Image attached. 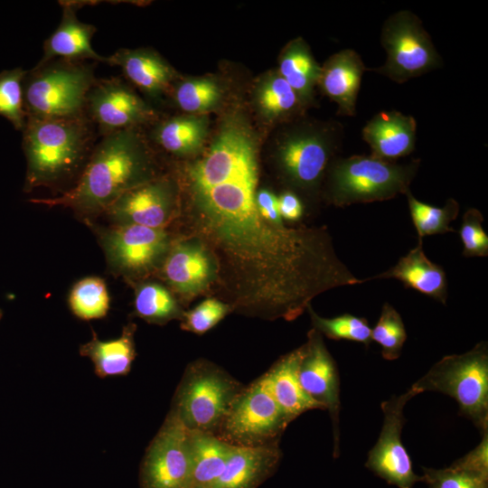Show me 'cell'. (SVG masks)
<instances>
[{"mask_svg":"<svg viewBox=\"0 0 488 488\" xmlns=\"http://www.w3.org/2000/svg\"><path fill=\"white\" fill-rule=\"evenodd\" d=\"M258 146L246 140L212 144L183 173L196 229L225 258L244 312L295 320L316 296L362 284L335 253L324 229L274 226L256 195Z\"/></svg>","mask_w":488,"mask_h":488,"instance_id":"obj_1","label":"cell"},{"mask_svg":"<svg viewBox=\"0 0 488 488\" xmlns=\"http://www.w3.org/2000/svg\"><path fill=\"white\" fill-rule=\"evenodd\" d=\"M153 149L141 127L117 131L96 143L76 183L61 195L32 199L48 207L70 209L93 222L123 193L157 177Z\"/></svg>","mask_w":488,"mask_h":488,"instance_id":"obj_2","label":"cell"},{"mask_svg":"<svg viewBox=\"0 0 488 488\" xmlns=\"http://www.w3.org/2000/svg\"><path fill=\"white\" fill-rule=\"evenodd\" d=\"M23 132L26 159L23 191L37 187L61 189L76 183L99 136L88 116L27 117ZM69 190V189H68Z\"/></svg>","mask_w":488,"mask_h":488,"instance_id":"obj_3","label":"cell"},{"mask_svg":"<svg viewBox=\"0 0 488 488\" xmlns=\"http://www.w3.org/2000/svg\"><path fill=\"white\" fill-rule=\"evenodd\" d=\"M419 165V159L399 164L364 155L337 158L326 172L324 197L336 207L390 200L410 191Z\"/></svg>","mask_w":488,"mask_h":488,"instance_id":"obj_4","label":"cell"},{"mask_svg":"<svg viewBox=\"0 0 488 488\" xmlns=\"http://www.w3.org/2000/svg\"><path fill=\"white\" fill-rule=\"evenodd\" d=\"M96 63L54 59L27 70L23 81L27 117L85 115L87 96L97 80Z\"/></svg>","mask_w":488,"mask_h":488,"instance_id":"obj_5","label":"cell"},{"mask_svg":"<svg viewBox=\"0 0 488 488\" xmlns=\"http://www.w3.org/2000/svg\"><path fill=\"white\" fill-rule=\"evenodd\" d=\"M244 387L217 364L196 360L185 368L169 412L190 431L216 435Z\"/></svg>","mask_w":488,"mask_h":488,"instance_id":"obj_6","label":"cell"},{"mask_svg":"<svg viewBox=\"0 0 488 488\" xmlns=\"http://www.w3.org/2000/svg\"><path fill=\"white\" fill-rule=\"evenodd\" d=\"M418 394L440 392L453 398L459 413L479 432L488 431V344L482 341L470 351L436 362L411 386Z\"/></svg>","mask_w":488,"mask_h":488,"instance_id":"obj_7","label":"cell"},{"mask_svg":"<svg viewBox=\"0 0 488 488\" xmlns=\"http://www.w3.org/2000/svg\"><path fill=\"white\" fill-rule=\"evenodd\" d=\"M293 127L277 145L276 163L293 189L314 194L319 191L332 157L340 147L342 126L303 123Z\"/></svg>","mask_w":488,"mask_h":488,"instance_id":"obj_8","label":"cell"},{"mask_svg":"<svg viewBox=\"0 0 488 488\" xmlns=\"http://www.w3.org/2000/svg\"><path fill=\"white\" fill-rule=\"evenodd\" d=\"M96 234L109 272L128 282L159 271L173 243L165 229L86 223Z\"/></svg>","mask_w":488,"mask_h":488,"instance_id":"obj_9","label":"cell"},{"mask_svg":"<svg viewBox=\"0 0 488 488\" xmlns=\"http://www.w3.org/2000/svg\"><path fill=\"white\" fill-rule=\"evenodd\" d=\"M270 389L267 372L235 399L216 436L236 446H263L280 442L289 425Z\"/></svg>","mask_w":488,"mask_h":488,"instance_id":"obj_10","label":"cell"},{"mask_svg":"<svg viewBox=\"0 0 488 488\" xmlns=\"http://www.w3.org/2000/svg\"><path fill=\"white\" fill-rule=\"evenodd\" d=\"M380 41L387 59L367 69L404 83L442 66V58L419 18L408 10L394 13L383 23Z\"/></svg>","mask_w":488,"mask_h":488,"instance_id":"obj_11","label":"cell"},{"mask_svg":"<svg viewBox=\"0 0 488 488\" xmlns=\"http://www.w3.org/2000/svg\"><path fill=\"white\" fill-rule=\"evenodd\" d=\"M139 486L192 488L190 430L171 412L145 450Z\"/></svg>","mask_w":488,"mask_h":488,"instance_id":"obj_12","label":"cell"},{"mask_svg":"<svg viewBox=\"0 0 488 488\" xmlns=\"http://www.w3.org/2000/svg\"><path fill=\"white\" fill-rule=\"evenodd\" d=\"M417 395L418 392L410 387L403 394L392 396L381 403V430L365 463L370 471L399 488H413L417 482H422V476L414 473L411 458L401 441L406 422L404 408Z\"/></svg>","mask_w":488,"mask_h":488,"instance_id":"obj_13","label":"cell"},{"mask_svg":"<svg viewBox=\"0 0 488 488\" xmlns=\"http://www.w3.org/2000/svg\"><path fill=\"white\" fill-rule=\"evenodd\" d=\"M85 112L99 137L158 119L157 112L118 77L96 80L88 93Z\"/></svg>","mask_w":488,"mask_h":488,"instance_id":"obj_14","label":"cell"},{"mask_svg":"<svg viewBox=\"0 0 488 488\" xmlns=\"http://www.w3.org/2000/svg\"><path fill=\"white\" fill-rule=\"evenodd\" d=\"M178 200V184L169 175L157 176L119 196L104 212L111 225L165 229Z\"/></svg>","mask_w":488,"mask_h":488,"instance_id":"obj_15","label":"cell"},{"mask_svg":"<svg viewBox=\"0 0 488 488\" xmlns=\"http://www.w3.org/2000/svg\"><path fill=\"white\" fill-rule=\"evenodd\" d=\"M299 364L298 377L305 392L323 410L329 412L333 437V456L340 454V377L336 363L326 348L323 335L309 331Z\"/></svg>","mask_w":488,"mask_h":488,"instance_id":"obj_16","label":"cell"},{"mask_svg":"<svg viewBox=\"0 0 488 488\" xmlns=\"http://www.w3.org/2000/svg\"><path fill=\"white\" fill-rule=\"evenodd\" d=\"M217 267L202 242L179 240L173 241L158 272L174 292L192 296L208 287L215 278Z\"/></svg>","mask_w":488,"mask_h":488,"instance_id":"obj_17","label":"cell"},{"mask_svg":"<svg viewBox=\"0 0 488 488\" xmlns=\"http://www.w3.org/2000/svg\"><path fill=\"white\" fill-rule=\"evenodd\" d=\"M62 8L61 20L57 29L45 40L43 55L39 64L54 59L72 61H92L107 63L108 58L97 53L91 46V39L97 28L80 22L77 11L86 1H60Z\"/></svg>","mask_w":488,"mask_h":488,"instance_id":"obj_18","label":"cell"},{"mask_svg":"<svg viewBox=\"0 0 488 488\" xmlns=\"http://www.w3.org/2000/svg\"><path fill=\"white\" fill-rule=\"evenodd\" d=\"M107 58V64L120 67L130 83L154 99L170 95L177 80L175 70L151 49H119Z\"/></svg>","mask_w":488,"mask_h":488,"instance_id":"obj_19","label":"cell"},{"mask_svg":"<svg viewBox=\"0 0 488 488\" xmlns=\"http://www.w3.org/2000/svg\"><path fill=\"white\" fill-rule=\"evenodd\" d=\"M360 55L352 49L342 50L321 66L317 85L322 92L338 106L337 114L353 117L364 71Z\"/></svg>","mask_w":488,"mask_h":488,"instance_id":"obj_20","label":"cell"},{"mask_svg":"<svg viewBox=\"0 0 488 488\" xmlns=\"http://www.w3.org/2000/svg\"><path fill=\"white\" fill-rule=\"evenodd\" d=\"M417 123L412 116L399 111H381L362 128V138L370 145L371 156L393 162L414 151Z\"/></svg>","mask_w":488,"mask_h":488,"instance_id":"obj_21","label":"cell"},{"mask_svg":"<svg viewBox=\"0 0 488 488\" xmlns=\"http://www.w3.org/2000/svg\"><path fill=\"white\" fill-rule=\"evenodd\" d=\"M279 442L263 446H232L216 488H258L277 470Z\"/></svg>","mask_w":488,"mask_h":488,"instance_id":"obj_22","label":"cell"},{"mask_svg":"<svg viewBox=\"0 0 488 488\" xmlns=\"http://www.w3.org/2000/svg\"><path fill=\"white\" fill-rule=\"evenodd\" d=\"M395 278L409 287L427 296L443 305L447 300V280L444 268L432 262L425 254L422 240L388 270L363 281L371 279Z\"/></svg>","mask_w":488,"mask_h":488,"instance_id":"obj_23","label":"cell"},{"mask_svg":"<svg viewBox=\"0 0 488 488\" xmlns=\"http://www.w3.org/2000/svg\"><path fill=\"white\" fill-rule=\"evenodd\" d=\"M304 345L285 354L267 372L273 396L291 423L303 413L322 409L303 389L298 377Z\"/></svg>","mask_w":488,"mask_h":488,"instance_id":"obj_24","label":"cell"},{"mask_svg":"<svg viewBox=\"0 0 488 488\" xmlns=\"http://www.w3.org/2000/svg\"><path fill=\"white\" fill-rule=\"evenodd\" d=\"M136 324L128 323L119 337L108 341H101L92 331V338L80 345V354L90 359L99 378L125 376L130 371L136 355Z\"/></svg>","mask_w":488,"mask_h":488,"instance_id":"obj_25","label":"cell"},{"mask_svg":"<svg viewBox=\"0 0 488 488\" xmlns=\"http://www.w3.org/2000/svg\"><path fill=\"white\" fill-rule=\"evenodd\" d=\"M208 129L209 118L206 115L185 114L155 124L151 138L172 155L189 156L203 147Z\"/></svg>","mask_w":488,"mask_h":488,"instance_id":"obj_26","label":"cell"},{"mask_svg":"<svg viewBox=\"0 0 488 488\" xmlns=\"http://www.w3.org/2000/svg\"><path fill=\"white\" fill-rule=\"evenodd\" d=\"M277 71L296 93L305 107L312 104L321 66L302 38L292 40L283 49L279 56Z\"/></svg>","mask_w":488,"mask_h":488,"instance_id":"obj_27","label":"cell"},{"mask_svg":"<svg viewBox=\"0 0 488 488\" xmlns=\"http://www.w3.org/2000/svg\"><path fill=\"white\" fill-rule=\"evenodd\" d=\"M192 488H216L232 446L214 434L190 431Z\"/></svg>","mask_w":488,"mask_h":488,"instance_id":"obj_28","label":"cell"},{"mask_svg":"<svg viewBox=\"0 0 488 488\" xmlns=\"http://www.w3.org/2000/svg\"><path fill=\"white\" fill-rule=\"evenodd\" d=\"M254 101L259 115L269 122L297 116L305 106L277 70L270 71L257 83Z\"/></svg>","mask_w":488,"mask_h":488,"instance_id":"obj_29","label":"cell"},{"mask_svg":"<svg viewBox=\"0 0 488 488\" xmlns=\"http://www.w3.org/2000/svg\"><path fill=\"white\" fill-rule=\"evenodd\" d=\"M134 313L149 324H165L182 319L183 311L171 291L155 281H141L136 285Z\"/></svg>","mask_w":488,"mask_h":488,"instance_id":"obj_30","label":"cell"},{"mask_svg":"<svg viewBox=\"0 0 488 488\" xmlns=\"http://www.w3.org/2000/svg\"><path fill=\"white\" fill-rule=\"evenodd\" d=\"M222 93L221 85L213 79L189 78L176 80L170 95L186 114L205 115L221 104Z\"/></svg>","mask_w":488,"mask_h":488,"instance_id":"obj_31","label":"cell"},{"mask_svg":"<svg viewBox=\"0 0 488 488\" xmlns=\"http://www.w3.org/2000/svg\"><path fill=\"white\" fill-rule=\"evenodd\" d=\"M408 210L418 240L423 237L455 232L450 223L456 219L460 206L453 198L446 200L443 207H436L418 200L410 191L406 194Z\"/></svg>","mask_w":488,"mask_h":488,"instance_id":"obj_32","label":"cell"},{"mask_svg":"<svg viewBox=\"0 0 488 488\" xmlns=\"http://www.w3.org/2000/svg\"><path fill=\"white\" fill-rule=\"evenodd\" d=\"M68 304L72 314L81 320L105 317L110 304L105 280L91 276L77 281L70 291Z\"/></svg>","mask_w":488,"mask_h":488,"instance_id":"obj_33","label":"cell"},{"mask_svg":"<svg viewBox=\"0 0 488 488\" xmlns=\"http://www.w3.org/2000/svg\"><path fill=\"white\" fill-rule=\"evenodd\" d=\"M313 328L322 335L333 340H345L363 343H371V328L367 320L351 314H343L333 318H324L317 314L311 305L307 307Z\"/></svg>","mask_w":488,"mask_h":488,"instance_id":"obj_34","label":"cell"},{"mask_svg":"<svg viewBox=\"0 0 488 488\" xmlns=\"http://www.w3.org/2000/svg\"><path fill=\"white\" fill-rule=\"evenodd\" d=\"M371 341L381 347V355L385 360H397L407 340L405 324L399 313L388 302L381 309L375 326L371 329Z\"/></svg>","mask_w":488,"mask_h":488,"instance_id":"obj_35","label":"cell"},{"mask_svg":"<svg viewBox=\"0 0 488 488\" xmlns=\"http://www.w3.org/2000/svg\"><path fill=\"white\" fill-rule=\"evenodd\" d=\"M26 72L22 68L0 72V116L19 131L23 130L27 120L23 98V81Z\"/></svg>","mask_w":488,"mask_h":488,"instance_id":"obj_36","label":"cell"},{"mask_svg":"<svg viewBox=\"0 0 488 488\" xmlns=\"http://www.w3.org/2000/svg\"><path fill=\"white\" fill-rule=\"evenodd\" d=\"M422 482L429 488H488V476L453 466L423 468Z\"/></svg>","mask_w":488,"mask_h":488,"instance_id":"obj_37","label":"cell"},{"mask_svg":"<svg viewBox=\"0 0 488 488\" xmlns=\"http://www.w3.org/2000/svg\"><path fill=\"white\" fill-rule=\"evenodd\" d=\"M230 310L229 305L218 299H205L193 309L183 313L181 328L196 334H202L217 325Z\"/></svg>","mask_w":488,"mask_h":488,"instance_id":"obj_38","label":"cell"},{"mask_svg":"<svg viewBox=\"0 0 488 488\" xmlns=\"http://www.w3.org/2000/svg\"><path fill=\"white\" fill-rule=\"evenodd\" d=\"M483 221L482 212L475 208H469L464 213L459 230L464 257L488 256V236L482 226Z\"/></svg>","mask_w":488,"mask_h":488,"instance_id":"obj_39","label":"cell"},{"mask_svg":"<svg viewBox=\"0 0 488 488\" xmlns=\"http://www.w3.org/2000/svg\"><path fill=\"white\" fill-rule=\"evenodd\" d=\"M453 466L488 476V431L469 453L455 460Z\"/></svg>","mask_w":488,"mask_h":488,"instance_id":"obj_40","label":"cell"},{"mask_svg":"<svg viewBox=\"0 0 488 488\" xmlns=\"http://www.w3.org/2000/svg\"><path fill=\"white\" fill-rule=\"evenodd\" d=\"M256 202L261 217L268 223L283 227V220L279 214L277 197L269 190L261 189L257 192Z\"/></svg>","mask_w":488,"mask_h":488,"instance_id":"obj_41","label":"cell"},{"mask_svg":"<svg viewBox=\"0 0 488 488\" xmlns=\"http://www.w3.org/2000/svg\"><path fill=\"white\" fill-rule=\"evenodd\" d=\"M278 211L282 220L297 221L304 214V205L298 195L292 191H285L277 197Z\"/></svg>","mask_w":488,"mask_h":488,"instance_id":"obj_42","label":"cell"},{"mask_svg":"<svg viewBox=\"0 0 488 488\" xmlns=\"http://www.w3.org/2000/svg\"><path fill=\"white\" fill-rule=\"evenodd\" d=\"M2 316H3V311H2V309L0 308V320H1Z\"/></svg>","mask_w":488,"mask_h":488,"instance_id":"obj_43","label":"cell"}]
</instances>
